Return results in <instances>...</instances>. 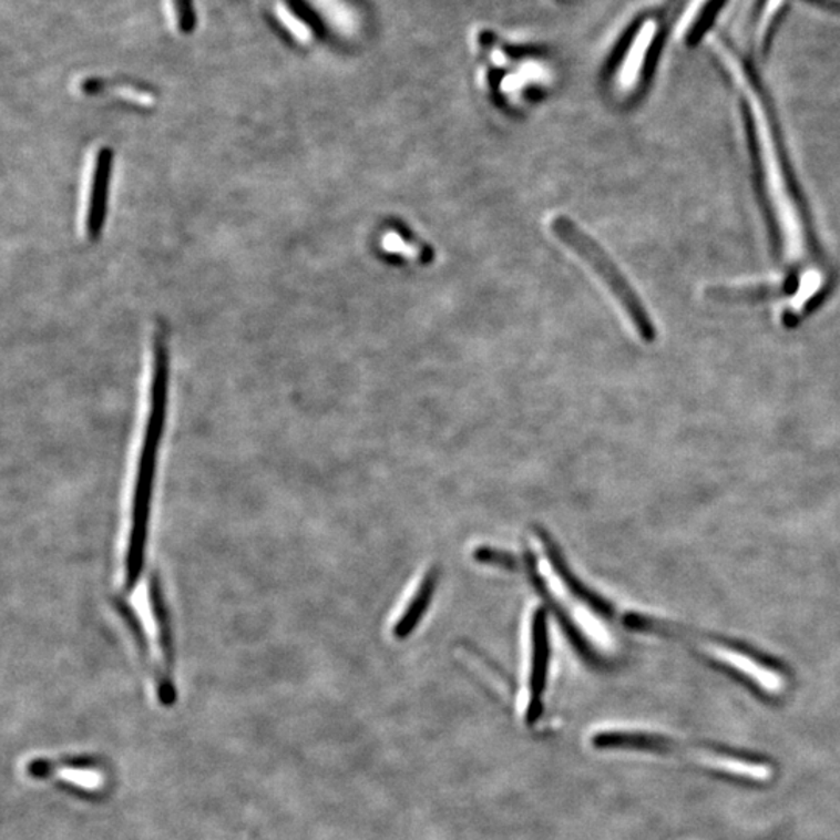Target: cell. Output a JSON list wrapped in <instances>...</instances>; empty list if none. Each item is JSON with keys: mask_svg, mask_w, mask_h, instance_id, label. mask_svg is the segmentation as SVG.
Returning a JSON list of instances; mask_svg holds the SVG:
<instances>
[{"mask_svg": "<svg viewBox=\"0 0 840 840\" xmlns=\"http://www.w3.org/2000/svg\"><path fill=\"white\" fill-rule=\"evenodd\" d=\"M551 231L566 248L574 250L582 260L587 262L593 272L598 273L604 284L614 293L615 299L622 304L627 318L634 324L635 329L645 340L654 337V327L649 315L646 314L637 293L632 290L626 277L619 273L618 267L612 262L606 250L601 248L600 243L593 240L591 235L584 233L576 223L564 215H559L551 222Z\"/></svg>", "mask_w": 840, "mask_h": 840, "instance_id": "6da1fadb", "label": "cell"}, {"mask_svg": "<svg viewBox=\"0 0 840 840\" xmlns=\"http://www.w3.org/2000/svg\"><path fill=\"white\" fill-rule=\"evenodd\" d=\"M25 774L34 780L52 778L84 789L102 788L106 781L105 768L91 757L33 758L27 762Z\"/></svg>", "mask_w": 840, "mask_h": 840, "instance_id": "7a4b0ae2", "label": "cell"}, {"mask_svg": "<svg viewBox=\"0 0 840 840\" xmlns=\"http://www.w3.org/2000/svg\"><path fill=\"white\" fill-rule=\"evenodd\" d=\"M550 658L549 616L543 608H537L531 618L530 704H527L526 711V719L530 724H534L542 715Z\"/></svg>", "mask_w": 840, "mask_h": 840, "instance_id": "3957f363", "label": "cell"}, {"mask_svg": "<svg viewBox=\"0 0 840 840\" xmlns=\"http://www.w3.org/2000/svg\"><path fill=\"white\" fill-rule=\"evenodd\" d=\"M113 160V153L107 148H102L95 154L94 165H92L86 212H84V231L91 240H95L102 234L103 225H105Z\"/></svg>", "mask_w": 840, "mask_h": 840, "instance_id": "277c9868", "label": "cell"}, {"mask_svg": "<svg viewBox=\"0 0 840 840\" xmlns=\"http://www.w3.org/2000/svg\"><path fill=\"white\" fill-rule=\"evenodd\" d=\"M539 534H541L542 543L543 546H545L546 556L550 557L551 565L554 566L559 577L564 582L565 587L568 588L574 598L580 600L581 603H584L585 606L591 607L593 612L604 616V618H618V612L612 606V603H608V601L604 600L598 593L588 588L587 584H584V582L572 572L570 565L566 564L564 554L559 550L556 542L551 539V535L545 533V531H539Z\"/></svg>", "mask_w": 840, "mask_h": 840, "instance_id": "5b68a950", "label": "cell"}, {"mask_svg": "<svg viewBox=\"0 0 840 840\" xmlns=\"http://www.w3.org/2000/svg\"><path fill=\"white\" fill-rule=\"evenodd\" d=\"M655 34H657V24L654 21H646L639 27L629 49H627L622 68L616 73V84H618L619 91L626 92L637 86L639 75L645 68L647 53L653 48Z\"/></svg>", "mask_w": 840, "mask_h": 840, "instance_id": "8992f818", "label": "cell"}, {"mask_svg": "<svg viewBox=\"0 0 840 840\" xmlns=\"http://www.w3.org/2000/svg\"><path fill=\"white\" fill-rule=\"evenodd\" d=\"M438 582L439 570L431 568L430 572L426 574V577H423V581L420 582L418 591H416L414 596H412L410 604L404 608L402 618L396 623L395 629H392L396 638L403 639L410 637L412 632L416 631V627H418V624L422 622L423 615L427 614L431 601H433Z\"/></svg>", "mask_w": 840, "mask_h": 840, "instance_id": "52a82bcc", "label": "cell"}, {"mask_svg": "<svg viewBox=\"0 0 840 840\" xmlns=\"http://www.w3.org/2000/svg\"><path fill=\"white\" fill-rule=\"evenodd\" d=\"M592 742L596 749H635L660 751V754L669 751L673 744L663 736L639 734V731H603L593 736Z\"/></svg>", "mask_w": 840, "mask_h": 840, "instance_id": "ba28073f", "label": "cell"}, {"mask_svg": "<svg viewBox=\"0 0 840 840\" xmlns=\"http://www.w3.org/2000/svg\"><path fill=\"white\" fill-rule=\"evenodd\" d=\"M727 0H705L703 9L699 10L695 21L689 25L687 38H685L688 45H696L703 41V38L711 29V25L715 24L716 18H718L720 10L724 9Z\"/></svg>", "mask_w": 840, "mask_h": 840, "instance_id": "9c48e42d", "label": "cell"}, {"mask_svg": "<svg viewBox=\"0 0 840 840\" xmlns=\"http://www.w3.org/2000/svg\"><path fill=\"white\" fill-rule=\"evenodd\" d=\"M314 2L326 14L331 25L340 29L342 33L356 32L358 25L356 13L345 0H314Z\"/></svg>", "mask_w": 840, "mask_h": 840, "instance_id": "30bf717a", "label": "cell"}, {"mask_svg": "<svg viewBox=\"0 0 840 840\" xmlns=\"http://www.w3.org/2000/svg\"><path fill=\"white\" fill-rule=\"evenodd\" d=\"M276 14L279 18L280 24L285 27L300 42H308L314 38V33L308 29L306 22L303 19L296 17L295 11L284 2H276Z\"/></svg>", "mask_w": 840, "mask_h": 840, "instance_id": "8fae6325", "label": "cell"}, {"mask_svg": "<svg viewBox=\"0 0 840 840\" xmlns=\"http://www.w3.org/2000/svg\"><path fill=\"white\" fill-rule=\"evenodd\" d=\"M478 562L501 566V568L514 570L518 566V559L510 553L492 549H480L475 551Z\"/></svg>", "mask_w": 840, "mask_h": 840, "instance_id": "7c38bea8", "label": "cell"}, {"mask_svg": "<svg viewBox=\"0 0 840 840\" xmlns=\"http://www.w3.org/2000/svg\"><path fill=\"white\" fill-rule=\"evenodd\" d=\"M165 9H167V14L172 18V21H180V13L183 10V7L180 6V0H165Z\"/></svg>", "mask_w": 840, "mask_h": 840, "instance_id": "4fadbf2b", "label": "cell"}, {"mask_svg": "<svg viewBox=\"0 0 840 840\" xmlns=\"http://www.w3.org/2000/svg\"><path fill=\"white\" fill-rule=\"evenodd\" d=\"M808 2H812L817 7H823V9L840 11V3L832 2V0H808Z\"/></svg>", "mask_w": 840, "mask_h": 840, "instance_id": "5bb4252c", "label": "cell"}]
</instances>
